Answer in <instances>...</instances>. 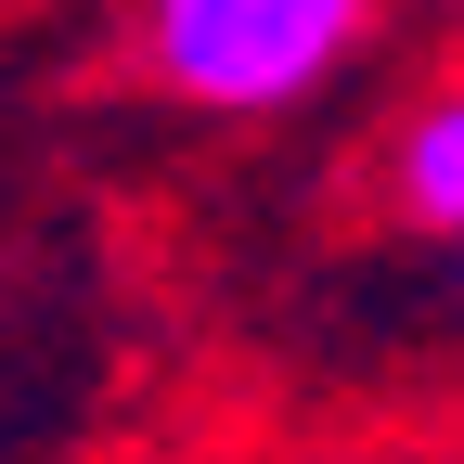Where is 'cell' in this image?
I'll list each match as a JSON object with an SVG mask.
<instances>
[{"label":"cell","mask_w":464,"mask_h":464,"mask_svg":"<svg viewBox=\"0 0 464 464\" xmlns=\"http://www.w3.org/2000/svg\"><path fill=\"white\" fill-rule=\"evenodd\" d=\"M387 0H142L130 52L181 116H297L362 65Z\"/></svg>","instance_id":"1"},{"label":"cell","mask_w":464,"mask_h":464,"mask_svg":"<svg viewBox=\"0 0 464 464\" xmlns=\"http://www.w3.org/2000/svg\"><path fill=\"white\" fill-rule=\"evenodd\" d=\"M374 194L400 232H439V246H464V65L426 78L413 103H400V130L374 142Z\"/></svg>","instance_id":"2"}]
</instances>
